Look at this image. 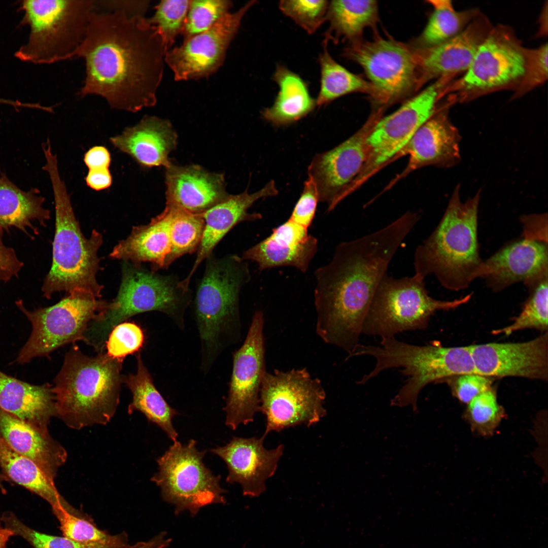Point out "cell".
I'll return each instance as SVG.
<instances>
[{"mask_svg": "<svg viewBox=\"0 0 548 548\" xmlns=\"http://www.w3.org/2000/svg\"><path fill=\"white\" fill-rule=\"evenodd\" d=\"M419 219L408 211L376 231L341 242L329 262L316 270V330L325 343L348 355L355 350L375 291Z\"/></svg>", "mask_w": 548, "mask_h": 548, "instance_id": "cell-1", "label": "cell"}, {"mask_svg": "<svg viewBox=\"0 0 548 548\" xmlns=\"http://www.w3.org/2000/svg\"><path fill=\"white\" fill-rule=\"evenodd\" d=\"M165 53L156 27L145 16L95 11L77 55L86 66L79 94L101 96L118 110L153 107Z\"/></svg>", "mask_w": 548, "mask_h": 548, "instance_id": "cell-2", "label": "cell"}, {"mask_svg": "<svg viewBox=\"0 0 548 548\" xmlns=\"http://www.w3.org/2000/svg\"><path fill=\"white\" fill-rule=\"evenodd\" d=\"M481 190L462 202L460 185L455 188L444 213L431 234L414 253L415 275H434L444 288H467L483 278L486 268L480 254L478 214Z\"/></svg>", "mask_w": 548, "mask_h": 548, "instance_id": "cell-3", "label": "cell"}, {"mask_svg": "<svg viewBox=\"0 0 548 548\" xmlns=\"http://www.w3.org/2000/svg\"><path fill=\"white\" fill-rule=\"evenodd\" d=\"M122 362L104 352L89 356L72 347L52 387L56 417L75 430L109 423L119 403Z\"/></svg>", "mask_w": 548, "mask_h": 548, "instance_id": "cell-4", "label": "cell"}, {"mask_svg": "<svg viewBox=\"0 0 548 548\" xmlns=\"http://www.w3.org/2000/svg\"><path fill=\"white\" fill-rule=\"evenodd\" d=\"M43 169L49 175L55 209V232L52 262L41 288L43 296L50 299L55 292L82 293L95 298L103 289L96 280L99 269L97 252L102 243V234L93 229L89 238L83 234L77 220L64 181L61 179L57 156L48 154Z\"/></svg>", "mask_w": 548, "mask_h": 548, "instance_id": "cell-5", "label": "cell"}, {"mask_svg": "<svg viewBox=\"0 0 548 548\" xmlns=\"http://www.w3.org/2000/svg\"><path fill=\"white\" fill-rule=\"evenodd\" d=\"M196 287L195 319L201 352V369L208 372L221 352L241 337L239 295L250 280L247 261L235 254L205 260Z\"/></svg>", "mask_w": 548, "mask_h": 548, "instance_id": "cell-6", "label": "cell"}, {"mask_svg": "<svg viewBox=\"0 0 548 548\" xmlns=\"http://www.w3.org/2000/svg\"><path fill=\"white\" fill-rule=\"evenodd\" d=\"M362 355L374 357L375 364L357 384L364 385L384 370L402 368L401 374L407 378L390 405H410L414 412L418 409L419 393L428 384L460 375L477 374L469 346L445 347L438 342L417 346L391 337L382 338L379 346L359 344L347 359Z\"/></svg>", "mask_w": 548, "mask_h": 548, "instance_id": "cell-7", "label": "cell"}, {"mask_svg": "<svg viewBox=\"0 0 548 548\" xmlns=\"http://www.w3.org/2000/svg\"><path fill=\"white\" fill-rule=\"evenodd\" d=\"M122 271L117 296L84 334L83 341L99 353L104 352L109 334L116 326L140 313H163L183 329L185 313L191 301V290L181 286L174 275H160L127 261H123Z\"/></svg>", "mask_w": 548, "mask_h": 548, "instance_id": "cell-8", "label": "cell"}, {"mask_svg": "<svg viewBox=\"0 0 548 548\" xmlns=\"http://www.w3.org/2000/svg\"><path fill=\"white\" fill-rule=\"evenodd\" d=\"M20 25H28L27 42L15 53L21 61L50 64L77 57L84 42L95 0H24Z\"/></svg>", "mask_w": 548, "mask_h": 548, "instance_id": "cell-9", "label": "cell"}, {"mask_svg": "<svg viewBox=\"0 0 548 548\" xmlns=\"http://www.w3.org/2000/svg\"><path fill=\"white\" fill-rule=\"evenodd\" d=\"M424 280L415 275L395 278L386 273L373 295L362 333L382 338L424 329L436 311L455 309L471 297L470 293L451 301L436 299L429 295Z\"/></svg>", "mask_w": 548, "mask_h": 548, "instance_id": "cell-10", "label": "cell"}, {"mask_svg": "<svg viewBox=\"0 0 548 548\" xmlns=\"http://www.w3.org/2000/svg\"><path fill=\"white\" fill-rule=\"evenodd\" d=\"M527 49L510 26H493L467 70L447 85L444 95L463 104L498 91L513 92L525 74Z\"/></svg>", "mask_w": 548, "mask_h": 548, "instance_id": "cell-11", "label": "cell"}, {"mask_svg": "<svg viewBox=\"0 0 548 548\" xmlns=\"http://www.w3.org/2000/svg\"><path fill=\"white\" fill-rule=\"evenodd\" d=\"M196 443L194 439L185 444L174 441L157 459L158 471L151 478L160 488L162 499L174 506L176 515L187 510L194 517L203 507L226 502L221 476L207 467L203 458L207 451H198Z\"/></svg>", "mask_w": 548, "mask_h": 548, "instance_id": "cell-12", "label": "cell"}, {"mask_svg": "<svg viewBox=\"0 0 548 548\" xmlns=\"http://www.w3.org/2000/svg\"><path fill=\"white\" fill-rule=\"evenodd\" d=\"M31 325L30 335L21 348L16 362L24 364L37 357L49 358L50 354L68 344L84 340L93 321L100 319L109 303L90 295L68 294L57 303L33 311L27 310L22 300L15 302Z\"/></svg>", "mask_w": 548, "mask_h": 548, "instance_id": "cell-13", "label": "cell"}, {"mask_svg": "<svg viewBox=\"0 0 548 548\" xmlns=\"http://www.w3.org/2000/svg\"><path fill=\"white\" fill-rule=\"evenodd\" d=\"M344 53L363 68L370 81L372 111L384 113L421 83L416 53L393 39L357 40Z\"/></svg>", "mask_w": 548, "mask_h": 548, "instance_id": "cell-14", "label": "cell"}, {"mask_svg": "<svg viewBox=\"0 0 548 548\" xmlns=\"http://www.w3.org/2000/svg\"><path fill=\"white\" fill-rule=\"evenodd\" d=\"M452 80L448 77L436 79L395 112L378 121L367 138V160L348 188V194L358 190L389 164L418 128L444 104V91Z\"/></svg>", "mask_w": 548, "mask_h": 548, "instance_id": "cell-15", "label": "cell"}, {"mask_svg": "<svg viewBox=\"0 0 548 548\" xmlns=\"http://www.w3.org/2000/svg\"><path fill=\"white\" fill-rule=\"evenodd\" d=\"M321 381L305 368L266 372L260 392V409L266 417L264 436L271 431L315 425L326 415Z\"/></svg>", "mask_w": 548, "mask_h": 548, "instance_id": "cell-16", "label": "cell"}, {"mask_svg": "<svg viewBox=\"0 0 548 548\" xmlns=\"http://www.w3.org/2000/svg\"><path fill=\"white\" fill-rule=\"evenodd\" d=\"M264 317L260 311L253 316L245 340L232 356V369L223 410L225 425L232 430L253 421L260 409V392L266 373Z\"/></svg>", "mask_w": 548, "mask_h": 548, "instance_id": "cell-17", "label": "cell"}, {"mask_svg": "<svg viewBox=\"0 0 548 548\" xmlns=\"http://www.w3.org/2000/svg\"><path fill=\"white\" fill-rule=\"evenodd\" d=\"M256 2L249 1L236 11L228 12L209 29L167 51L164 61L173 72L174 79H199L215 73L222 65L243 18Z\"/></svg>", "mask_w": 548, "mask_h": 548, "instance_id": "cell-18", "label": "cell"}, {"mask_svg": "<svg viewBox=\"0 0 548 548\" xmlns=\"http://www.w3.org/2000/svg\"><path fill=\"white\" fill-rule=\"evenodd\" d=\"M383 114L371 112L363 125L331 150L316 155L308 167V178L316 185L319 201L331 211L359 175L368 155L367 138Z\"/></svg>", "mask_w": 548, "mask_h": 548, "instance_id": "cell-19", "label": "cell"}, {"mask_svg": "<svg viewBox=\"0 0 548 548\" xmlns=\"http://www.w3.org/2000/svg\"><path fill=\"white\" fill-rule=\"evenodd\" d=\"M453 105L447 99L391 160L389 164L404 156H408L405 168L392 180L385 190L421 168L428 166L450 168L460 162L461 136L449 115V109Z\"/></svg>", "mask_w": 548, "mask_h": 548, "instance_id": "cell-20", "label": "cell"}, {"mask_svg": "<svg viewBox=\"0 0 548 548\" xmlns=\"http://www.w3.org/2000/svg\"><path fill=\"white\" fill-rule=\"evenodd\" d=\"M477 374L547 380L548 333L529 341L469 346Z\"/></svg>", "mask_w": 548, "mask_h": 548, "instance_id": "cell-21", "label": "cell"}, {"mask_svg": "<svg viewBox=\"0 0 548 548\" xmlns=\"http://www.w3.org/2000/svg\"><path fill=\"white\" fill-rule=\"evenodd\" d=\"M265 437L234 436L225 446L210 450L226 463V482L239 484L244 496L258 497L265 491V482L275 473L283 455L284 446L267 450L263 446Z\"/></svg>", "mask_w": 548, "mask_h": 548, "instance_id": "cell-22", "label": "cell"}, {"mask_svg": "<svg viewBox=\"0 0 548 548\" xmlns=\"http://www.w3.org/2000/svg\"><path fill=\"white\" fill-rule=\"evenodd\" d=\"M493 27L481 12L458 35L416 53L421 83L443 77L456 79L462 75Z\"/></svg>", "mask_w": 548, "mask_h": 548, "instance_id": "cell-23", "label": "cell"}, {"mask_svg": "<svg viewBox=\"0 0 548 548\" xmlns=\"http://www.w3.org/2000/svg\"><path fill=\"white\" fill-rule=\"evenodd\" d=\"M484 262L486 272L483 278L493 291L519 282L528 287L548 275L547 243L522 237Z\"/></svg>", "mask_w": 548, "mask_h": 548, "instance_id": "cell-24", "label": "cell"}, {"mask_svg": "<svg viewBox=\"0 0 548 548\" xmlns=\"http://www.w3.org/2000/svg\"><path fill=\"white\" fill-rule=\"evenodd\" d=\"M165 205L194 214H202L229 194L223 174L198 165L165 167Z\"/></svg>", "mask_w": 548, "mask_h": 548, "instance_id": "cell-25", "label": "cell"}, {"mask_svg": "<svg viewBox=\"0 0 548 548\" xmlns=\"http://www.w3.org/2000/svg\"><path fill=\"white\" fill-rule=\"evenodd\" d=\"M278 193L273 180L260 190L249 193L247 190L236 195L228 194L221 202L202 214L204 221L202 238L197 251L196 257L189 273L180 281L188 289L190 280L201 262L212 253L213 250L225 235L237 224L260 219V213L248 212L251 207L259 199L276 196Z\"/></svg>", "mask_w": 548, "mask_h": 548, "instance_id": "cell-26", "label": "cell"}, {"mask_svg": "<svg viewBox=\"0 0 548 548\" xmlns=\"http://www.w3.org/2000/svg\"><path fill=\"white\" fill-rule=\"evenodd\" d=\"M318 240L307 229L288 219L271 233L244 251L242 258L255 262L260 271L290 266L302 272L308 269L318 250Z\"/></svg>", "mask_w": 548, "mask_h": 548, "instance_id": "cell-27", "label": "cell"}, {"mask_svg": "<svg viewBox=\"0 0 548 548\" xmlns=\"http://www.w3.org/2000/svg\"><path fill=\"white\" fill-rule=\"evenodd\" d=\"M177 139L169 121L146 116L134 126L126 127L121 134L110 138V141L142 167L151 168L166 167L172 163L168 155L176 148Z\"/></svg>", "mask_w": 548, "mask_h": 548, "instance_id": "cell-28", "label": "cell"}, {"mask_svg": "<svg viewBox=\"0 0 548 548\" xmlns=\"http://www.w3.org/2000/svg\"><path fill=\"white\" fill-rule=\"evenodd\" d=\"M0 435L15 451L33 461L54 481L67 454L48 432L41 431L0 407Z\"/></svg>", "mask_w": 548, "mask_h": 548, "instance_id": "cell-29", "label": "cell"}, {"mask_svg": "<svg viewBox=\"0 0 548 548\" xmlns=\"http://www.w3.org/2000/svg\"><path fill=\"white\" fill-rule=\"evenodd\" d=\"M53 386L29 384L0 370V407L35 428L48 432L56 417Z\"/></svg>", "mask_w": 548, "mask_h": 548, "instance_id": "cell-30", "label": "cell"}, {"mask_svg": "<svg viewBox=\"0 0 548 548\" xmlns=\"http://www.w3.org/2000/svg\"><path fill=\"white\" fill-rule=\"evenodd\" d=\"M170 251L169 215L165 208L146 225L134 226L125 239L119 242L110 257L136 264H152L156 272L165 269Z\"/></svg>", "mask_w": 548, "mask_h": 548, "instance_id": "cell-31", "label": "cell"}, {"mask_svg": "<svg viewBox=\"0 0 548 548\" xmlns=\"http://www.w3.org/2000/svg\"><path fill=\"white\" fill-rule=\"evenodd\" d=\"M40 190L31 188L23 190L19 188L5 174H0V229L8 232L15 227L33 239L29 233L39 234V223L44 227L50 218V211L43 207L45 197Z\"/></svg>", "mask_w": 548, "mask_h": 548, "instance_id": "cell-32", "label": "cell"}, {"mask_svg": "<svg viewBox=\"0 0 548 548\" xmlns=\"http://www.w3.org/2000/svg\"><path fill=\"white\" fill-rule=\"evenodd\" d=\"M272 80L279 88L273 105L262 112L263 118L277 126L293 123L307 116L317 106L307 83L286 66L277 65Z\"/></svg>", "mask_w": 548, "mask_h": 548, "instance_id": "cell-33", "label": "cell"}, {"mask_svg": "<svg viewBox=\"0 0 548 548\" xmlns=\"http://www.w3.org/2000/svg\"><path fill=\"white\" fill-rule=\"evenodd\" d=\"M135 357L136 373L123 376V380L132 395L128 413L131 414L134 410L141 412L149 422L160 427L174 442L178 434L173 426L172 419L179 413L168 404L156 388L140 353H136Z\"/></svg>", "mask_w": 548, "mask_h": 548, "instance_id": "cell-34", "label": "cell"}, {"mask_svg": "<svg viewBox=\"0 0 548 548\" xmlns=\"http://www.w3.org/2000/svg\"><path fill=\"white\" fill-rule=\"evenodd\" d=\"M0 467L8 479L46 500L53 513L72 506L61 496L54 481L31 460L12 449L0 435Z\"/></svg>", "mask_w": 548, "mask_h": 548, "instance_id": "cell-35", "label": "cell"}, {"mask_svg": "<svg viewBox=\"0 0 548 548\" xmlns=\"http://www.w3.org/2000/svg\"><path fill=\"white\" fill-rule=\"evenodd\" d=\"M378 17L375 1H330L326 17L329 27L324 40L356 41L365 28L375 24Z\"/></svg>", "mask_w": 548, "mask_h": 548, "instance_id": "cell-36", "label": "cell"}, {"mask_svg": "<svg viewBox=\"0 0 548 548\" xmlns=\"http://www.w3.org/2000/svg\"><path fill=\"white\" fill-rule=\"evenodd\" d=\"M433 8L417 43L422 49L439 44L458 35L481 12L477 8L456 11L450 0H430Z\"/></svg>", "mask_w": 548, "mask_h": 548, "instance_id": "cell-37", "label": "cell"}, {"mask_svg": "<svg viewBox=\"0 0 548 548\" xmlns=\"http://www.w3.org/2000/svg\"><path fill=\"white\" fill-rule=\"evenodd\" d=\"M327 44L328 41L324 40L323 50L319 56L321 78L320 88L316 99L317 106L327 105L353 92H367L370 95L372 88L369 82L336 61L328 52Z\"/></svg>", "mask_w": 548, "mask_h": 548, "instance_id": "cell-38", "label": "cell"}, {"mask_svg": "<svg viewBox=\"0 0 548 548\" xmlns=\"http://www.w3.org/2000/svg\"><path fill=\"white\" fill-rule=\"evenodd\" d=\"M169 215L170 251L166 260L167 269L176 260L197 252L200 244L204 221L202 214H194L165 205Z\"/></svg>", "mask_w": 548, "mask_h": 548, "instance_id": "cell-39", "label": "cell"}, {"mask_svg": "<svg viewBox=\"0 0 548 548\" xmlns=\"http://www.w3.org/2000/svg\"><path fill=\"white\" fill-rule=\"evenodd\" d=\"M548 275L528 287L529 296L520 314L512 324L492 331L494 334L509 335L515 331L525 329L547 330Z\"/></svg>", "mask_w": 548, "mask_h": 548, "instance_id": "cell-40", "label": "cell"}, {"mask_svg": "<svg viewBox=\"0 0 548 548\" xmlns=\"http://www.w3.org/2000/svg\"><path fill=\"white\" fill-rule=\"evenodd\" d=\"M505 415L491 388L467 404L464 417L472 431L482 436H489L493 434Z\"/></svg>", "mask_w": 548, "mask_h": 548, "instance_id": "cell-41", "label": "cell"}, {"mask_svg": "<svg viewBox=\"0 0 548 548\" xmlns=\"http://www.w3.org/2000/svg\"><path fill=\"white\" fill-rule=\"evenodd\" d=\"M189 3L190 0L161 1L156 6L153 16L148 18L156 27L166 52L182 32Z\"/></svg>", "mask_w": 548, "mask_h": 548, "instance_id": "cell-42", "label": "cell"}, {"mask_svg": "<svg viewBox=\"0 0 548 548\" xmlns=\"http://www.w3.org/2000/svg\"><path fill=\"white\" fill-rule=\"evenodd\" d=\"M232 6L229 0H191L181 33L183 41L203 32L228 13Z\"/></svg>", "mask_w": 548, "mask_h": 548, "instance_id": "cell-43", "label": "cell"}, {"mask_svg": "<svg viewBox=\"0 0 548 548\" xmlns=\"http://www.w3.org/2000/svg\"><path fill=\"white\" fill-rule=\"evenodd\" d=\"M329 1L282 0L279 8L307 33H315L326 21Z\"/></svg>", "mask_w": 548, "mask_h": 548, "instance_id": "cell-44", "label": "cell"}, {"mask_svg": "<svg viewBox=\"0 0 548 548\" xmlns=\"http://www.w3.org/2000/svg\"><path fill=\"white\" fill-rule=\"evenodd\" d=\"M145 335L141 327L134 322H124L110 332L105 344L107 354L123 361L125 357L142 349Z\"/></svg>", "mask_w": 548, "mask_h": 548, "instance_id": "cell-45", "label": "cell"}, {"mask_svg": "<svg viewBox=\"0 0 548 548\" xmlns=\"http://www.w3.org/2000/svg\"><path fill=\"white\" fill-rule=\"evenodd\" d=\"M74 507L61 509L54 513L60 523L63 536L72 540L88 542L104 540L110 534L83 518Z\"/></svg>", "mask_w": 548, "mask_h": 548, "instance_id": "cell-46", "label": "cell"}, {"mask_svg": "<svg viewBox=\"0 0 548 548\" xmlns=\"http://www.w3.org/2000/svg\"><path fill=\"white\" fill-rule=\"evenodd\" d=\"M547 44L527 49V63L524 75L511 100L521 97L542 85L547 79Z\"/></svg>", "mask_w": 548, "mask_h": 548, "instance_id": "cell-47", "label": "cell"}, {"mask_svg": "<svg viewBox=\"0 0 548 548\" xmlns=\"http://www.w3.org/2000/svg\"><path fill=\"white\" fill-rule=\"evenodd\" d=\"M319 196L315 184L308 178L300 198L296 203L289 219L308 229L315 216Z\"/></svg>", "mask_w": 548, "mask_h": 548, "instance_id": "cell-48", "label": "cell"}, {"mask_svg": "<svg viewBox=\"0 0 548 548\" xmlns=\"http://www.w3.org/2000/svg\"><path fill=\"white\" fill-rule=\"evenodd\" d=\"M452 386L453 394L460 402L467 404L472 399L491 389L492 378L478 374L457 376Z\"/></svg>", "mask_w": 548, "mask_h": 548, "instance_id": "cell-49", "label": "cell"}, {"mask_svg": "<svg viewBox=\"0 0 548 548\" xmlns=\"http://www.w3.org/2000/svg\"><path fill=\"white\" fill-rule=\"evenodd\" d=\"M150 1H95V11H120L129 16H145Z\"/></svg>", "mask_w": 548, "mask_h": 548, "instance_id": "cell-50", "label": "cell"}, {"mask_svg": "<svg viewBox=\"0 0 548 548\" xmlns=\"http://www.w3.org/2000/svg\"><path fill=\"white\" fill-rule=\"evenodd\" d=\"M4 233L0 229V281L6 283L14 277H18L24 263L19 259L14 249L4 244Z\"/></svg>", "mask_w": 548, "mask_h": 548, "instance_id": "cell-51", "label": "cell"}, {"mask_svg": "<svg viewBox=\"0 0 548 548\" xmlns=\"http://www.w3.org/2000/svg\"><path fill=\"white\" fill-rule=\"evenodd\" d=\"M522 237L547 243V213L523 215Z\"/></svg>", "mask_w": 548, "mask_h": 548, "instance_id": "cell-52", "label": "cell"}, {"mask_svg": "<svg viewBox=\"0 0 548 548\" xmlns=\"http://www.w3.org/2000/svg\"><path fill=\"white\" fill-rule=\"evenodd\" d=\"M85 181L90 188L100 191L111 185L112 178L109 167L96 166L88 169Z\"/></svg>", "mask_w": 548, "mask_h": 548, "instance_id": "cell-53", "label": "cell"}, {"mask_svg": "<svg viewBox=\"0 0 548 548\" xmlns=\"http://www.w3.org/2000/svg\"><path fill=\"white\" fill-rule=\"evenodd\" d=\"M111 160L109 151L102 146L92 147L84 156V161L88 169L96 166L109 167Z\"/></svg>", "mask_w": 548, "mask_h": 548, "instance_id": "cell-54", "label": "cell"}, {"mask_svg": "<svg viewBox=\"0 0 548 548\" xmlns=\"http://www.w3.org/2000/svg\"><path fill=\"white\" fill-rule=\"evenodd\" d=\"M12 536H14L13 533L0 522V548L6 547L7 542Z\"/></svg>", "mask_w": 548, "mask_h": 548, "instance_id": "cell-55", "label": "cell"}, {"mask_svg": "<svg viewBox=\"0 0 548 548\" xmlns=\"http://www.w3.org/2000/svg\"><path fill=\"white\" fill-rule=\"evenodd\" d=\"M1 475H0V482H1Z\"/></svg>", "mask_w": 548, "mask_h": 548, "instance_id": "cell-56", "label": "cell"}]
</instances>
